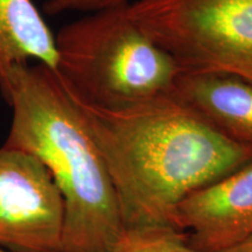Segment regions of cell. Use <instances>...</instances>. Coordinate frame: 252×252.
I'll return each instance as SVG.
<instances>
[{
    "mask_svg": "<svg viewBox=\"0 0 252 252\" xmlns=\"http://www.w3.org/2000/svg\"><path fill=\"white\" fill-rule=\"evenodd\" d=\"M64 89L102 154L126 231L179 230L185 198L252 160L251 146L219 133L173 94L105 108Z\"/></svg>",
    "mask_w": 252,
    "mask_h": 252,
    "instance_id": "1",
    "label": "cell"
},
{
    "mask_svg": "<svg viewBox=\"0 0 252 252\" xmlns=\"http://www.w3.org/2000/svg\"><path fill=\"white\" fill-rule=\"evenodd\" d=\"M0 94L12 108L2 146L39 159L63 200L62 252H117L126 230L98 147L55 70L24 64Z\"/></svg>",
    "mask_w": 252,
    "mask_h": 252,
    "instance_id": "2",
    "label": "cell"
},
{
    "mask_svg": "<svg viewBox=\"0 0 252 252\" xmlns=\"http://www.w3.org/2000/svg\"><path fill=\"white\" fill-rule=\"evenodd\" d=\"M56 74L77 97L98 106L127 105L173 94L181 67L134 23L127 5L61 27Z\"/></svg>",
    "mask_w": 252,
    "mask_h": 252,
    "instance_id": "3",
    "label": "cell"
},
{
    "mask_svg": "<svg viewBox=\"0 0 252 252\" xmlns=\"http://www.w3.org/2000/svg\"><path fill=\"white\" fill-rule=\"evenodd\" d=\"M127 12L182 71L252 62V0H134Z\"/></svg>",
    "mask_w": 252,
    "mask_h": 252,
    "instance_id": "4",
    "label": "cell"
},
{
    "mask_svg": "<svg viewBox=\"0 0 252 252\" xmlns=\"http://www.w3.org/2000/svg\"><path fill=\"white\" fill-rule=\"evenodd\" d=\"M63 200L35 157L0 149V248L17 252H62Z\"/></svg>",
    "mask_w": 252,
    "mask_h": 252,
    "instance_id": "5",
    "label": "cell"
},
{
    "mask_svg": "<svg viewBox=\"0 0 252 252\" xmlns=\"http://www.w3.org/2000/svg\"><path fill=\"white\" fill-rule=\"evenodd\" d=\"M175 225L200 252H220L252 235V160L179 204Z\"/></svg>",
    "mask_w": 252,
    "mask_h": 252,
    "instance_id": "6",
    "label": "cell"
},
{
    "mask_svg": "<svg viewBox=\"0 0 252 252\" xmlns=\"http://www.w3.org/2000/svg\"><path fill=\"white\" fill-rule=\"evenodd\" d=\"M173 96L214 130L252 147V83L219 71H181Z\"/></svg>",
    "mask_w": 252,
    "mask_h": 252,
    "instance_id": "7",
    "label": "cell"
},
{
    "mask_svg": "<svg viewBox=\"0 0 252 252\" xmlns=\"http://www.w3.org/2000/svg\"><path fill=\"white\" fill-rule=\"evenodd\" d=\"M31 61L56 70L55 35L32 0H0V86Z\"/></svg>",
    "mask_w": 252,
    "mask_h": 252,
    "instance_id": "8",
    "label": "cell"
},
{
    "mask_svg": "<svg viewBox=\"0 0 252 252\" xmlns=\"http://www.w3.org/2000/svg\"><path fill=\"white\" fill-rule=\"evenodd\" d=\"M117 252H200L187 243V234L172 228L126 231Z\"/></svg>",
    "mask_w": 252,
    "mask_h": 252,
    "instance_id": "9",
    "label": "cell"
},
{
    "mask_svg": "<svg viewBox=\"0 0 252 252\" xmlns=\"http://www.w3.org/2000/svg\"><path fill=\"white\" fill-rule=\"evenodd\" d=\"M131 0H46L43 12L55 17L65 12H84L89 14L104 9L121 7L128 5Z\"/></svg>",
    "mask_w": 252,
    "mask_h": 252,
    "instance_id": "10",
    "label": "cell"
},
{
    "mask_svg": "<svg viewBox=\"0 0 252 252\" xmlns=\"http://www.w3.org/2000/svg\"><path fill=\"white\" fill-rule=\"evenodd\" d=\"M214 71L228 72V74L237 75V76L244 78L252 83V62H232L228 64L222 65Z\"/></svg>",
    "mask_w": 252,
    "mask_h": 252,
    "instance_id": "11",
    "label": "cell"
},
{
    "mask_svg": "<svg viewBox=\"0 0 252 252\" xmlns=\"http://www.w3.org/2000/svg\"><path fill=\"white\" fill-rule=\"evenodd\" d=\"M220 252H252V235L249 236L248 238H245L243 242L235 245V247Z\"/></svg>",
    "mask_w": 252,
    "mask_h": 252,
    "instance_id": "12",
    "label": "cell"
},
{
    "mask_svg": "<svg viewBox=\"0 0 252 252\" xmlns=\"http://www.w3.org/2000/svg\"><path fill=\"white\" fill-rule=\"evenodd\" d=\"M0 252H17V251H12V250H7V249L0 248Z\"/></svg>",
    "mask_w": 252,
    "mask_h": 252,
    "instance_id": "13",
    "label": "cell"
}]
</instances>
